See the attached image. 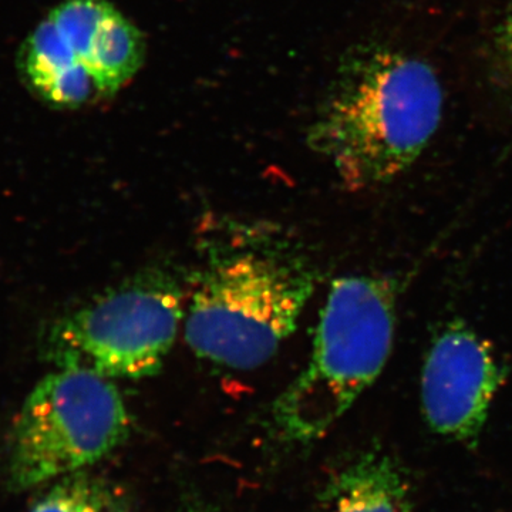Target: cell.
Returning a JSON list of instances; mask_svg holds the SVG:
<instances>
[{
	"mask_svg": "<svg viewBox=\"0 0 512 512\" xmlns=\"http://www.w3.org/2000/svg\"><path fill=\"white\" fill-rule=\"evenodd\" d=\"M315 285V266L295 241L262 225H229L204 242L185 339L212 363L256 369L295 332Z\"/></svg>",
	"mask_w": 512,
	"mask_h": 512,
	"instance_id": "6da1fadb",
	"label": "cell"
},
{
	"mask_svg": "<svg viewBox=\"0 0 512 512\" xmlns=\"http://www.w3.org/2000/svg\"><path fill=\"white\" fill-rule=\"evenodd\" d=\"M441 114L443 89L429 64L394 50H370L343 70L309 143L349 190H369L420 157Z\"/></svg>",
	"mask_w": 512,
	"mask_h": 512,
	"instance_id": "7a4b0ae2",
	"label": "cell"
},
{
	"mask_svg": "<svg viewBox=\"0 0 512 512\" xmlns=\"http://www.w3.org/2000/svg\"><path fill=\"white\" fill-rule=\"evenodd\" d=\"M394 296L382 278L333 282L308 366L274 404L275 426L285 439H319L379 377L393 345Z\"/></svg>",
	"mask_w": 512,
	"mask_h": 512,
	"instance_id": "3957f363",
	"label": "cell"
},
{
	"mask_svg": "<svg viewBox=\"0 0 512 512\" xmlns=\"http://www.w3.org/2000/svg\"><path fill=\"white\" fill-rule=\"evenodd\" d=\"M183 316V292L173 276L144 272L57 319L46 335V359L57 369L111 380L154 376Z\"/></svg>",
	"mask_w": 512,
	"mask_h": 512,
	"instance_id": "277c9868",
	"label": "cell"
},
{
	"mask_svg": "<svg viewBox=\"0 0 512 512\" xmlns=\"http://www.w3.org/2000/svg\"><path fill=\"white\" fill-rule=\"evenodd\" d=\"M131 419L113 380L83 369H57L29 394L9 453L13 490L79 473L127 439Z\"/></svg>",
	"mask_w": 512,
	"mask_h": 512,
	"instance_id": "5b68a950",
	"label": "cell"
},
{
	"mask_svg": "<svg viewBox=\"0 0 512 512\" xmlns=\"http://www.w3.org/2000/svg\"><path fill=\"white\" fill-rule=\"evenodd\" d=\"M504 379V367L491 346L463 323H451L424 360V419L440 436L474 446Z\"/></svg>",
	"mask_w": 512,
	"mask_h": 512,
	"instance_id": "8992f818",
	"label": "cell"
},
{
	"mask_svg": "<svg viewBox=\"0 0 512 512\" xmlns=\"http://www.w3.org/2000/svg\"><path fill=\"white\" fill-rule=\"evenodd\" d=\"M410 481L396 458L367 451L332 481L323 512H412Z\"/></svg>",
	"mask_w": 512,
	"mask_h": 512,
	"instance_id": "52a82bcc",
	"label": "cell"
},
{
	"mask_svg": "<svg viewBox=\"0 0 512 512\" xmlns=\"http://www.w3.org/2000/svg\"><path fill=\"white\" fill-rule=\"evenodd\" d=\"M144 56L146 42L140 30L113 8L97 29L83 64L104 99L120 92L136 76Z\"/></svg>",
	"mask_w": 512,
	"mask_h": 512,
	"instance_id": "ba28073f",
	"label": "cell"
},
{
	"mask_svg": "<svg viewBox=\"0 0 512 512\" xmlns=\"http://www.w3.org/2000/svg\"><path fill=\"white\" fill-rule=\"evenodd\" d=\"M80 63L59 30L47 18L23 43L19 53L22 79L36 96L59 74Z\"/></svg>",
	"mask_w": 512,
	"mask_h": 512,
	"instance_id": "9c48e42d",
	"label": "cell"
},
{
	"mask_svg": "<svg viewBox=\"0 0 512 512\" xmlns=\"http://www.w3.org/2000/svg\"><path fill=\"white\" fill-rule=\"evenodd\" d=\"M29 512H121L116 498L86 474L63 477Z\"/></svg>",
	"mask_w": 512,
	"mask_h": 512,
	"instance_id": "30bf717a",
	"label": "cell"
},
{
	"mask_svg": "<svg viewBox=\"0 0 512 512\" xmlns=\"http://www.w3.org/2000/svg\"><path fill=\"white\" fill-rule=\"evenodd\" d=\"M113 8L109 0H63L47 18L83 63L97 29Z\"/></svg>",
	"mask_w": 512,
	"mask_h": 512,
	"instance_id": "8fae6325",
	"label": "cell"
},
{
	"mask_svg": "<svg viewBox=\"0 0 512 512\" xmlns=\"http://www.w3.org/2000/svg\"><path fill=\"white\" fill-rule=\"evenodd\" d=\"M498 47L505 64L512 74V10L505 15L497 33Z\"/></svg>",
	"mask_w": 512,
	"mask_h": 512,
	"instance_id": "7c38bea8",
	"label": "cell"
}]
</instances>
